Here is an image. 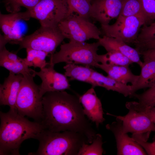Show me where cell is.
Returning a JSON list of instances; mask_svg holds the SVG:
<instances>
[{
	"instance_id": "cell-1",
	"label": "cell",
	"mask_w": 155,
	"mask_h": 155,
	"mask_svg": "<svg viewBox=\"0 0 155 155\" xmlns=\"http://www.w3.org/2000/svg\"><path fill=\"white\" fill-rule=\"evenodd\" d=\"M43 116L40 123L44 130L68 131L79 133L92 143L97 134L84 114L78 96L64 91L50 92L42 96Z\"/></svg>"
},
{
	"instance_id": "cell-2",
	"label": "cell",
	"mask_w": 155,
	"mask_h": 155,
	"mask_svg": "<svg viewBox=\"0 0 155 155\" xmlns=\"http://www.w3.org/2000/svg\"><path fill=\"white\" fill-rule=\"evenodd\" d=\"M0 155H19L21 143L26 140L37 139L44 130L40 123L31 121L16 110L0 111Z\"/></svg>"
},
{
	"instance_id": "cell-3",
	"label": "cell",
	"mask_w": 155,
	"mask_h": 155,
	"mask_svg": "<svg viewBox=\"0 0 155 155\" xmlns=\"http://www.w3.org/2000/svg\"><path fill=\"white\" fill-rule=\"evenodd\" d=\"M37 140L39 142L37 151L29 154L78 155L84 144H89L83 134L68 131L55 132L44 130Z\"/></svg>"
},
{
	"instance_id": "cell-4",
	"label": "cell",
	"mask_w": 155,
	"mask_h": 155,
	"mask_svg": "<svg viewBox=\"0 0 155 155\" xmlns=\"http://www.w3.org/2000/svg\"><path fill=\"white\" fill-rule=\"evenodd\" d=\"M100 46L98 41L90 43L69 41L61 45L58 52L51 55L49 61L55 65L65 62L97 67Z\"/></svg>"
},
{
	"instance_id": "cell-5",
	"label": "cell",
	"mask_w": 155,
	"mask_h": 155,
	"mask_svg": "<svg viewBox=\"0 0 155 155\" xmlns=\"http://www.w3.org/2000/svg\"><path fill=\"white\" fill-rule=\"evenodd\" d=\"M35 76H23L16 98V109L20 115L40 123L43 116L42 97L40 94L39 85L34 81Z\"/></svg>"
},
{
	"instance_id": "cell-6",
	"label": "cell",
	"mask_w": 155,
	"mask_h": 155,
	"mask_svg": "<svg viewBox=\"0 0 155 155\" xmlns=\"http://www.w3.org/2000/svg\"><path fill=\"white\" fill-rule=\"evenodd\" d=\"M125 106L128 113L123 116H115L122 122L123 132L138 134L147 140L150 133L155 131V124L146 108L135 101L127 102Z\"/></svg>"
},
{
	"instance_id": "cell-7",
	"label": "cell",
	"mask_w": 155,
	"mask_h": 155,
	"mask_svg": "<svg viewBox=\"0 0 155 155\" xmlns=\"http://www.w3.org/2000/svg\"><path fill=\"white\" fill-rule=\"evenodd\" d=\"M58 27L69 41L84 42L91 39L98 40L102 34L101 30L89 19L75 15L67 17Z\"/></svg>"
},
{
	"instance_id": "cell-8",
	"label": "cell",
	"mask_w": 155,
	"mask_h": 155,
	"mask_svg": "<svg viewBox=\"0 0 155 155\" xmlns=\"http://www.w3.org/2000/svg\"><path fill=\"white\" fill-rule=\"evenodd\" d=\"M145 24L143 14L124 16L119 15L115 23L101 25L102 34L119 39L127 44L134 43L142 27Z\"/></svg>"
},
{
	"instance_id": "cell-9",
	"label": "cell",
	"mask_w": 155,
	"mask_h": 155,
	"mask_svg": "<svg viewBox=\"0 0 155 155\" xmlns=\"http://www.w3.org/2000/svg\"><path fill=\"white\" fill-rule=\"evenodd\" d=\"M65 38L58 27L40 26L33 33L24 38L19 44L18 51L23 48H31L51 55Z\"/></svg>"
},
{
	"instance_id": "cell-10",
	"label": "cell",
	"mask_w": 155,
	"mask_h": 155,
	"mask_svg": "<svg viewBox=\"0 0 155 155\" xmlns=\"http://www.w3.org/2000/svg\"><path fill=\"white\" fill-rule=\"evenodd\" d=\"M31 18L29 11L10 13H0V26L3 35L0 34V49L7 43L18 44L23 40L26 30L25 21Z\"/></svg>"
},
{
	"instance_id": "cell-11",
	"label": "cell",
	"mask_w": 155,
	"mask_h": 155,
	"mask_svg": "<svg viewBox=\"0 0 155 155\" xmlns=\"http://www.w3.org/2000/svg\"><path fill=\"white\" fill-rule=\"evenodd\" d=\"M28 10L31 18L38 20L40 26L44 27H57L68 16L65 0H40L32 9Z\"/></svg>"
},
{
	"instance_id": "cell-12",
	"label": "cell",
	"mask_w": 155,
	"mask_h": 155,
	"mask_svg": "<svg viewBox=\"0 0 155 155\" xmlns=\"http://www.w3.org/2000/svg\"><path fill=\"white\" fill-rule=\"evenodd\" d=\"M47 67L40 69L39 71H34L35 75L38 76L42 80L39 85L42 97L48 92L64 91L70 88L67 77L56 71L54 69L55 64L50 61Z\"/></svg>"
},
{
	"instance_id": "cell-13",
	"label": "cell",
	"mask_w": 155,
	"mask_h": 155,
	"mask_svg": "<svg viewBox=\"0 0 155 155\" xmlns=\"http://www.w3.org/2000/svg\"><path fill=\"white\" fill-rule=\"evenodd\" d=\"M106 129L113 133L115 137L117 155H146L144 148L132 137H130L122 129L121 121L116 119V121L106 126Z\"/></svg>"
},
{
	"instance_id": "cell-14",
	"label": "cell",
	"mask_w": 155,
	"mask_h": 155,
	"mask_svg": "<svg viewBox=\"0 0 155 155\" xmlns=\"http://www.w3.org/2000/svg\"><path fill=\"white\" fill-rule=\"evenodd\" d=\"M123 0H92L90 17L101 25L109 24L120 14Z\"/></svg>"
},
{
	"instance_id": "cell-15",
	"label": "cell",
	"mask_w": 155,
	"mask_h": 155,
	"mask_svg": "<svg viewBox=\"0 0 155 155\" xmlns=\"http://www.w3.org/2000/svg\"><path fill=\"white\" fill-rule=\"evenodd\" d=\"M78 97L84 114L90 120L95 124L96 127L98 128L105 119L103 117L101 102L97 96L94 88L92 87Z\"/></svg>"
},
{
	"instance_id": "cell-16",
	"label": "cell",
	"mask_w": 155,
	"mask_h": 155,
	"mask_svg": "<svg viewBox=\"0 0 155 155\" xmlns=\"http://www.w3.org/2000/svg\"><path fill=\"white\" fill-rule=\"evenodd\" d=\"M23 77L22 75L9 72L3 83L0 85L1 105H7L10 109L16 110V98Z\"/></svg>"
},
{
	"instance_id": "cell-17",
	"label": "cell",
	"mask_w": 155,
	"mask_h": 155,
	"mask_svg": "<svg viewBox=\"0 0 155 155\" xmlns=\"http://www.w3.org/2000/svg\"><path fill=\"white\" fill-rule=\"evenodd\" d=\"M100 46H103L107 52L115 51L120 52L128 57L133 63L140 67L143 61L140 54L135 48H133L123 41L117 38L103 36L98 40Z\"/></svg>"
},
{
	"instance_id": "cell-18",
	"label": "cell",
	"mask_w": 155,
	"mask_h": 155,
	"mask_svg": "<svg viewBox=\"0 0 155 155\" xmlns=\"http://www.w3.org/2000/svg\"><path fill=\"white\" fill-rule=\"evenodd\" d=\"M104 71L108 75L125 84L134 85L137 82L139 75L133 74L128 66L112 65L106 63H99L97 66Z\"/></svg>"
},
{
	"instance_id": "cell-19",
	"label": "cell",
	"mask_w": 155,
	"mask_h": 155,
	"mask_svg": "<svg viewBox=\"0 0 155 155\" xmlns=\"http://www.w3.org/2000/svg\"><path fill=\"white\" fill-rule=\"evenodd\" d=\"M140 67V73L137 82L134 85H131V95L137 90L149 88L155 84V60L143 58Z\"/></svg>"
},
{
	"instance_id": "cell-20",
	"label": "cell",
	"mask_w": 155,
	"mask_h": 155,
	"mask_svg": "<svg viewBox=\"0 0 155 155\" xmlns=\"http://www.w3.org/2000/svg\"><path fill=\"white\" fill-rule=\"evenodd\" d=\"M92 79L93 82V88L102 87L108 90L118 92L125 97H130L132 94L131 85L123 84L94 70Z\"/></svg>"
},
{
	"instance_id": "cell-21",
	"label": "cell",
	"mask_w": 155,
	"mask_h": 155,
	"mask_svg": "<svg viewBox=\"0 0 155 155\" xmlns=\"http://www.w3.org/2000/svg\"><path fill=\"white\" fill-rule=\"evenodd\" d=\"M65 75L71 80H76L89 84L93 86L92 75L94 70L91 67L82 66L73 63H68L63 67Z\"/></svg>"
},
{
	"instance_id": "cell-22",
	"label": "cell",
	"mask_w": 155,
	"mask_h": 155,
	"mask_svg": "<svg viewBox=\"0 0 155 155\" xmlns=\"http://www.w3.org/2000/svg\"><path fill=\"white\" fill-rule=\"evenodd\" d=\"M68 13L67 17L75 15L89 19L91 7V2L88 0H65Z\"/></svg>"
},
{
	"instance_id": "cell-23",
	"label": "cell",
	"mask_w": 155,
	"mask_h": 155,
	"mask_svg": "<svg viewBox=\"0 0 155 155\" xmlns=\"http://www.w3.org/2000/svg\"><path fill=\"white\" fill-rule=\"evenodd\" d=\"M27 56L24 58L25 64L29 67L34 68L38 67L40 69L44 68L49 64L45 60L49 54L45 52L33 49L26 48Z\"/></svg>"
},
{
	"instance_id": "cell-24",
	"label": "cell",
	"mask_w": 155,
	"mask_h": 155,
	"mask_svg": "<svg viewBox=\"0 0 155 155\" xmlns=\"http://www.w3.org/2000/svg\"><path fill=\"white\" fill-rule=\"evenodd\" d=\"M99 63H106L112 65L129 66L133 63L128 57L119 52L113 51L104 54L98 55Z\"/></svg>"
},
{
	"instance_id": "cell-25",
	"label": "cell",
	"mask_w": 155,
	"mask_h": 155,
	"mask_svg": "<svg viewBox=\"0 0 155 155\" xmlns=\"http://www.w3.org/2000/svg\"><path fill=\"white\" fill-rule=\"evenodd\" d=\"M0 65L16 74L34 75L35 70L29 68L24 61H12L0 59ZM36 76V75H35Z\"/></svg>"
},
{
	"instance_id": "cell-26",
	"label": "cell",
	"mask_w": 155,
	"mask_h": 155,
	"mask_svg": "<svg viewBox=\"0 0 155 155\" xmlns=\"http://www.w3.org/2000/svg\"><path fill=\"white\" fill-rule=\"evenodd\" d=\"M102 138L101 135L97 133L92 142L89 144L84 143L80 150L78 155H102Z\"/></svg>"
},
{
	"instance_id": "cell-27",
	"label": "cell",
	"mask_w": 155,
	"mask_h": 155,
	"mask_svg": "<svg viewBox=\"0 0 155 155\" xmlns=\"http://www.w3.org/2000/svg\"><path fill=\"white\" fill-rule=\"evenodd\" d=\"M40 0H4L3 2L6 10L10 13L19 12L22 7L27 10L32 9Z\"/></svg>"
},
{
	"instance_id": "cell-28",
	"label": "cell",
	"mask_w": 155,
	"mask_h": 155,
	"mask_svg": "<svg viewBox=\"0 0 155 155\" xmlns=\"http://www.w3.org/2000/svg\"><path fill=\"white\" fill-rule=\"evenodd\" d=\"M142 14L143 13L140 0H123L119 15L130 16Z\"/></svg>"
},
{
	"instance_id": "cell-29",
	"label": "cell",
	"mask_w": 155,
	"mask_h": 155,
	"mask_svg": "<svg viewBox=\"0 0 155 155\" xmlns=\"http://www.w3.org/2000/svg\"><path fill=\"white\" fill-rule=\"evenodd\" d=\"M130 97L137 99L140 104L150 109L155 107V84L142 93H135Z\"/></svg>"
},
{
	"instance_id": "cell-30",
	"label": "cell",
	"mask_w": 155,
	"mask_h": 155,
	"mask_svg": "<svg viewBox=\"0 0 155 155\" xmlns=\"http://www.w3.org/2000/svg\"><path fill=\"white\" fill-rule=\"evenodd\" d=\"M145 24L148 25L155 20V0H140Z\"/></svg>"
},
{
	"instance_id": "cell-31",
	"label": "cell",
	"mask_w": 155,
	"mask_h": 155,
	"mask_svg": "<svg viewBox=\"0 0 155 155\" xmlns=\"http://www.w3.org/2000/svg\"><path fill=\"white\" fill-rule=\"evenodd\" d=\"M140 31L135 42L146 41L155 39V22L148 25H144L141 28Z\"/></svg>"
},
{
	"instance_id": "cell-32",
	"label": "cell",
	"mask_w": 155,
	"mask_h": 155,
	"mask_svg": "<svg viewBox=\"0 0 155 155\" xmlns=\"http://www.w3.org/2000/svg\"><path fill=\"white\" fill-rule=\"evenodd\" d=\"M132 138L144 149L147 154L149 155H155V141L148 142L138 135L133 134Z\"/></svg>"
},
{
	"instance_id": "cell-33",
	"label": "cell",
	"mask_w": 155,
	"mask_h": 155,
	"mask_svg": "<svg viewBox=\"0 0 155 155\" xmlns=\"http://www.w3.org/2000/svg\"><path fill=\"white\" fill-rule=\"evenodd\" d=\"M16 53L9 51L5 47L0 49V59L12 61H22L24 59L19 57Z\"/></svg>"
},
{
	"instance_id": "cell-34",
	"label": "cell",
	"mask_w": 155,
	"mask_h": 155,
	"mask_svg": "<svg viewBox=\"0 0 155 155\" xmlns=\"http://www.w3.org/2000/svg\"><path fill=\"white\" fill-rule=\"evenodd\" d=\"M136 49L139 52L148 49H155V39L147 41L136 42L135 44Z\"/></svg>"
},
{
	"instance_id": "cell-35",
	"label": "cell",
	"mask_w": 155,
	"mask_h": 155,
	"mask_svg": "<svg viewBox=\"0 0 155 155\" xmlns=\"http://www.w3.org/2000/svg\"><path fill=\"white\" fill-rule=\"evenodd\" d=\"M143 58H148L155 60V49H148L140 53Z\"/></svg>"
},
{
	"instance_id": "cell-36",
	"label": "cell",
	"mask_w": 155,
	"mask_h": 155,
	"mask_svg": "<svg viewBox=\"0 0 155 155\" xmlns=\"http://www.w3.org/2000/svg\"><path fill=\"white\" fill-rule=\"evenodd\" d=\"M146 108L148 114L150 116L153 121L155 124V114L151 112L149 109L147 108Z\"/></svg>"
},
{
	"instance_id": "cell-37",
	"label": "cell",
	"mask_w": 155,
	"mask_h": 155,
	"mask_svg": "<svg viewBox=\"0 0 155 155\" xmlns=\"http://www.w3.org/2000/svg\"><path fill=\"white\" fill-rule=\"evenodd\" d=\"M148 109H149L152 113L155 114V107Z\"/></svg>"
},
{
	"instance_id": "cell-38",
	"label": "cell",
	"mask_w": 155,
	"mask_h": 155,
	"mask_svg": "<svg viewBox=\"0 0 155 155\" xmlns=\"http://www.w3.org/2000/svg\"><path fill=\"white\" fill-rule=\"evenodd\" d=\"M89 1H90V2H91L92 1V0H88Z\"/></svg>"
}]
</instances>
